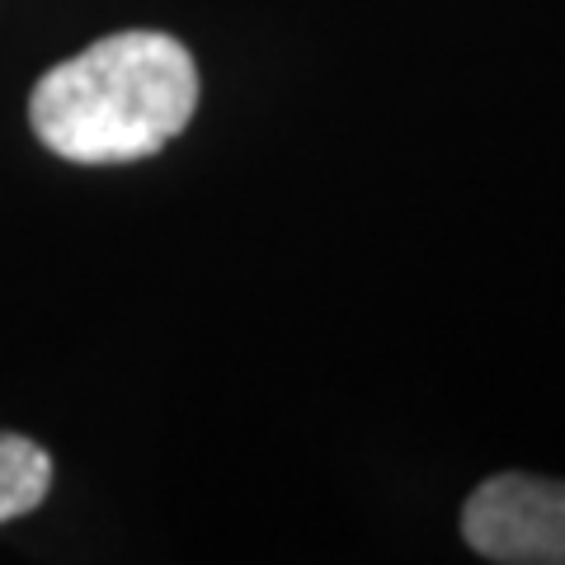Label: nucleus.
Wrapping results in <instances>:
<instances>
[{"mask_svg":"<svg viewBox=\"0 0 565 565\" xmlns=\"http://www.w3.org/2000/svg\"><path fill=\"white\" fill-rule=\"evenodd\" d=\"M199 109V71L180 39L128 29L90 43L33 85L39 141L76 166L147 161Z\"/></svg>","mask_w":565,"mask_h":565,"instance_id":"1","label":"nucleus"},{"mask_svg":"<svg viewBox=\"0 0 565 565\" xmlns=\"http://www.w3.org/2000/svg\"><path fill=\"white\" fill-rule=\"evenodd\" d=\"M462 537L500 565H565V481L490 476L462 509Z\"/></svg>","mask_w":565,"mask_h":565,"instance_id":"2","label":"nucleus"},{"mask_svg":"<svg viewBox=\"0 0 565 565\" xmlns=\"http://www.w3.org/2000/svg\"><path fill=\"white\" fill-rule=\"evenodd\" d=\"M52 486V457L24 434H0V523L43 504Z\"/></svg>","mask_w":565,"mask_h":565,"instance_id":"3","label":"nucleus"}]
</instances>
